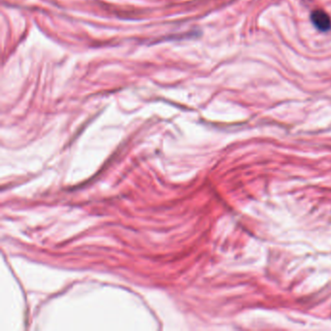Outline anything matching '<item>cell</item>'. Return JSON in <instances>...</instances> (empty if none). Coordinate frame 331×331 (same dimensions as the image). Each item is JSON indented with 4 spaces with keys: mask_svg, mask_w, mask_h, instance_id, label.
I'll use <instances>...</instances> for the list:
<instances>
[{
    "mask_svg": "<svg viewBox=\"0 0 331 331\" xmlns=\"http://www.w3.org/2000/svg\"><path fill=\"white\" fill-rule=\"evenodd\" d=\"M311 21L318 31L328 32L331 29V19L324 11L315 10L311 14Z\"/></svg>",
    "mask_w": 331,
    "mask_h": 331,
    "instance_id": "1",
    "label": "cell"
}]
</instances>
